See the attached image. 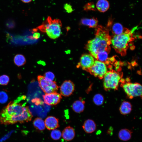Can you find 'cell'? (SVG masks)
I'll return each instance as SVG.
<instances>
[{
	"mask_svg": "<svg viewBox=\"0 0 142 142\" xmlns=\"http://www.w3.org/2000/svg\"><path fill=\"white\" fill-rule=\"evenodd\" d=\"M62 136L65 140H71L75 136V132L74 129L69 126L66 127L62 131Z\"/></svg>",
	"mask_w": 142,
	"mask_h": 142,
	"instance_id": "cell-15",
	"label": "cell"
},
{
	"mask_svg": "<svg viewBox=\"0 0 142 142\" xmlns=\"http://www.w3.org/2000/svg\"><path fill=\"white\" fill-rule=\"evenodd\" d=\"M24 3H29L31 2L32 0H21Z\"/></svg>",
	"mask_w": 142,
	"mask_h": 142,
	"instance_id": "cell-34",
	"label": "cell"
},
{
	"mask_svg": "<svg viewBox=\"0 0 142 142\" xmlns=\"http://www.w3.org/2000/svg\"><path fill=\"white\" fill-rule=\"evenodd\" d=\"M8 39L11 44L13 45H22L30 44L31 42V36L27 32H25L22 35H14L7 33Z\"/></svg>",
	"mask_w": 142,
	"mask_h": 142,
	"instance_id": "cell-8",
	"label": "cell"
},
{
	"mask_svg": "<svg viewBox=\"0 0 142 142\" xmlns=\"http://www.w3.org/2000/svg\"><path fill=\"white\" fill-rule=\"evenodd\" d=\"M124 28L120 23H115L113 26L111 31L114 35H118L122 33L124 31Z\"/></svg>",
	"mask_w": 142,
	"mask_h": 142,
	"instance_id": "cell-23",
	"label": "cell"
},
{
	"mask_svg": "<svg viewBox=\"0 0 142 142\" xmlns=\"http://www.w3.org/2000/svg\"><path fill=\"white\" fill-rule=\"evenodd\" d=\"M44 77L45 79L48 81H53L55 78L54 74L51 72H48L45 73Z\"/></svg>",
	"mask_w": 142,
	"mask_h": 142,
	"instance_id": "cell-29",
	"label": "cell"
},
{
	"mask_svg": "<svg viewBox=\"0 0 142 142\" xmlns=\"http://www.w3.org/2000/svg\"><path fill=\"white\" fill-rule=\"evenodd\" d=\"M14 61L16 65L18 67H20L24 65L26 63V60L23 55L18 54L14 56Z\"/></svg>",
	"mask_w": 142,
	"mask_h": 142,
	"instance_id": "cell-22",
	"label": "cell"
},
{
	"mask_svg": "<svg viewBox=\"0 0 142 142\" xmlns=\"http://www.w3.org/2000/svg\"><path fill=\"white\" fill-rule=\"evenodd\" d=\"M133 31L125 28L122 33L111 37V44L113 47L122 56L126 54L129 44L134 40Z\"/></svg>",
	"mask_w": 142,
	"mask_h": 142,
	"instance_id": "cell-3",
	"label": "cell"
},
{
	"mask_svg": "<svg viewBox=\"0 0 142 142\" xmlns=\"http://www.w3.org/2000/svg\"><path fill=\"white\" fill-rule=\"evenodd\" d=\"M107 71V67L105 63L97 60L95 61L93 65L87 72L95 77L102 79Z\"/></svg>",
	"mask_w": 142,
	"mask_h": 142,
	"instance_id": "cell-7",
	"label": "cell"
},
{
	"mask_svg": "<svg viewBox=\"0 0 142 142\" xmlns=\"http://www.w3.org/2000/svg\"><path fill=\"white\" fill-rule=\"evenodd\" d=\"M50 136L52 139L54 140H57L61 138L62 133L60 130L55 129L51 131Z\"/></svg>",
	"mask_w": 142,
	"mask_h": 142,
	"instance_id": "cell-26",
	"label": "cell"
},
{
	"mask_svg": "<svg viewBox=\"0 0 142 142\" xmlns=\"http://www.w3.org/2000/svg\"><path fill=\"white\" fill-rule=\"evenodd\" d=\"M96 7L100 12H104L109 8V4L107 0H99L96 3Z\"/></svg>",
	"mask_w": 142,
	"mask_h": 142,
	"instance_id": "cell-20",
	"label": "cell"
},
{
	"mask_svg": "<svg viewBox=\"0 0 142 142\" xmlns=\"http://www.w3.org/2000/svg\"><path fill=\"white\" fill-rule=\"evenodd\" d=\"M8 99V97L7 94L5 92L1 91L0 92V103H6Z\"/></svg>",
	"mask_w": 142,
	"mask_h": 142,
	"instance_id": "cell-28",
	"label": "cell"
},
{
	"mask_svg": "<svg viewBox=\"0 0 142 142\" xmlns=\"http://www.w3.org/2000/svg\"><path fill=\"white\" fill-rule=\"evenodd\" d=\"M34 33L33 32H32ZM34 39H37L39 38L40 37V34L39 33L35 32L34 33L33 35H32Z\"/></svg>",
	"mask_w": 142,
	"mask_h": 142,
	"instance_id": "cell-32",
	"label": "cell"
},
{
	"mask_svg": "<svg viewBox=\"0 0 142 142\" xmlns=\"http://www.w3.org/2000/svg\"><path fill=\"white\" fill-rule=\"evenodd\" d=\"M84 9L85 11H95V8L94 3L93 2H89L87 3L84 6Z\"/></svg>",
	"mask_w": 142,
	"mask_h": 142,
	"instance_id": "cell-30",
	"label": "cell"
},
{
	"mask_svg": "<svg viewBox=\"0 0 142 142\" xmlns=\"http://www.w3.org/2000/svg\"><path fill=\"white\" fill-rule=\"evenodd\" d=\"M82 127L85 133L90 134L96 130L97 125L94 120L91 119H88L84 121Z\"/></svg>",
	"mask_w": 142,
	"mask_h": 142,
	"instance_id": "cell-14",
	"label": "cell"
},
{
	"mask_svg": "<svg viewBox=\"0 0 142 142\" xmlns=\"http://www.w3.org/2000/svg\"><path fill=\"white\" fill-rule=\"evenodd\" d=\"M45 126L49 130H53L59 127L58 119L54 116H50L45 119Z\"/></svg>",
	"mask_w": 142,
	"mask_h": 142,
	"instance_id": "cell-13",
	"label": "cell"
},
{
	"mask_svg": "<svg viewBox=\"0 0 142 142\" xmlns=\"http://www.w3.org/2000/svg\"><path fill=\"white\" fill-rule=\"evenodd\" d=\"M74 90V85L70 80L65 81L60 87V94L65 97L71 95Z\"/></svg>",
	"mask_w": 142,
	"mask_h": 142,
	"instance_id": "cell-12",
	"label": "cell"
},
{
	"mask_svg": "<svg viewBox=\"0 0 142 142\" xmlns=\"http://www.w3.org/2000/svg\"><path fill=\"white\" fill-rule=\"evenodd\" d=\"M122 77V75L115 70L111 69L108 71L103 78L104 90L106 91L110 89L118 90Z\"/></svg>",
	"mask_w": 142,
	"mask_h": 142,
	"instance_id": "cell-5",
	"label": "cell"
},
{
	"mask_svg": "<svg viewBox=\"0 0 142 142\" xmlns=\"http://www.w3.org/2000/svg\"><path fill=\"white\" fill-rule=\"evenodd\" d=\"M132 109V106L129 102L124 101L121 103L119 108V111L121 114L125 115L130 113Z\"/></svg>",
	"mask_w": 142,
	"mask_h": 142,
	"instance_id": "cell-17",
	"label": "cell"
},
{
	"mask_svg": "<svg viewBox=\"0 0 142 142\" xmlns=\"http://www.w3.org/2000/svg\"><path fill=\"white\" fill-rule=\"evenodd\" d=\"M33 124L35 128L38 130L43 131L45 128L44 121L39 118H37L34 120L33 121Z\"/></svg>",
	"mask_w": 142,
	"mask_h": 142,
	"instance_id": "cell-21",
	"label": "cell"
},
{
	"mask_svg": "<svg viewBox=\"0 0 142 142\" xmlns=\"http://www.w3.org/2000/svg\"><path fill=\"white\" fill-rule=\"evenodd\" d=\"M37 79L39 86L45 94L56 92L59 88L56 82L46 80L44 77L39 75Z\"/></svg>",
	"mask_w": 142,
	"mask_h": 142,
	"instance_id": "cell-9",
	"label": "cell"
},
{
	"mask_svg": "<svg viewBox=\"0 0 142 142\" xmlns=\"http://www.w3.org/2000/svg\"><path fill=\"white\" fill-rule=\"evenodd\" d=\"M85 103L84 101L81 99L75 101L72 105L73 110L75 112L78 113L83 112L85 108Z\"/></svg>",
	"mask_w": 142,
	"mask_h": 142,
	"instance_id": "cell-19",
	"label": "cell"
},
{
	"mask_svg": "<svg viewBox=\"0 0 142 142\" xmlns=\"http://www.w3.org/2000/svg\"><path fill=\"white\" fill-rule=\"evenodd\" d=\"M44 102L48 105H55L60 102L62 97L61 95L56 92L45 94L43 95Z\"/></svg>",
	"mask_w": 142,
	"mask_h": 142,
	"instance_id": "cell-11",
	"label": "cell"
},
{
	"mask_svg": "<svg viewBox=\"0 0 142 142\" xmlns=\"http://www.w3.org/2000/svg\"><path fill=\"white\" fill-rule=\"evenodd\" d=\"M109 51L105 50L99 52L97 55V60L104 62L107 59L108 54Z\"/></svg>",
	"mask_w": 142,
	"mask_h": 142,
	"instance_id": "cell-25",
	"label": "cell"
},
{
	"mask_svg": "<svg viewBox=\"0 0 142 142\" xmlns=\"http://www.w3.org/2000/svg\"><path fill=\"white\" fill-rule=\"evenodd\" d=\"M62 23L59 19H52L49 16L46 21L37 28L46 33L50 38L55 39L58 38L61 32Z\"/></svg>",
	"mask_w": 142,
	"mask_h": 142,
	"instance_id": "cell-4",
	"label": "cell"
},
{
	"mask_svg": "<svg viewBox=\"0 0 142 142\" xmlns=\"http://www.w3.org/2000/svg\"><path fill=\"white\" fill-rule=\"evenodd\" d=\"M112 129L111 128H110L107 131V133L109 134H112Z\"/></svg>",
	"mask_w": 142,
	"mask_h": 142,
	"instance_id": "cell-33",
	"label": "cell"
},
{
	"mask_svg": "<svg viewBox=\"0 0 142 142\" xmlns=\"http://www.w3.org/2000/svg\"><path fill=\"white\" fill-rule=\"evenodd\" d=\"M93 100L94 103L96 105H100L103 103L104 98L102 95L100 94H97L94 95Z\"/></svg>",
	"mask_w": 142,
	"mask_h": 142,
	"instance_id": "cell-24",
	"label": "cell"
},
{
	"mask_svg": "<svg viewBox=\"0 0 142 142\" xmlns=\"http://www.w3.org/2000/svg\"><path fill=\"white\" fill-rule=\"evenodd\" d=\"M64 9L67 13H70L73 11L72 6L69 4L67 3L64 4Z\"/></svg>",
	"mask_w": 142,
	"mask_h": 142,
	"instance_id": "cell-31",
	"label": "cell"
},
{
	"mask_svg": "<svg viewBox=\"0 0 142 142\" xmlns=\"http://www.w3.org/2000/svg\"><path fill=\"white\" fill-rule=\"evenodd\" d=\"M94 58L90 54H83L81 56L77 67L87 71L94 64L95 61Z\"/></svg>",
	"mask_w": 142,
	"mask_h": 142,
	"instance_id": "cell-10",
	"label": "cell"
},
{
	"mask_svg": "<svg viewBox=\"0 0 142 142\" xmlns=\"http://www.w3.org/2000/svg\"><path fill=\"white\" fill-rule=\"evenodd\" d=\"M96 28L95 37L88 41L85 47L90 54L97 59L99 52L105 50L110 51L111 37L108 30L105 27L99 25Z\"/></svg>",
	"mask_w": 142,
	"mask_h": 142,
	"instance_id": "cell-2",
	"label": "cell"
},
{
	"mask_svg": "<svg viewBox=\"0 0 142 142\" xmlns=\"http://www.w3.org/2000/svg\"><path fill=\"white\" fill-rule=\"evenodd\" d=\"M98 22L97 19L94 17L91 18H84L81 19V23L90 28H96L98 26Z\"/></svg>",
	"mask_w": 142,
	"mask_h": 142,
	"instance_id": "cell-18",
	"label": "cell"
},
{
	"mask_svg": "<svg viewBox=\"0 0 142 142\" xmlns=\"http://www.w3.org/2000/svg\"><path fill=\"white\" fill-rule=\"evenodd\" d=\"M26 99L24 95L19 97L4 107L0 113V123L6 125L30 121L33 115L26 105Z\"/></svg>",
	"mask_w": 142,
	"mask_h": 142,
	"instance_id": "cell-1",
	"label": "cell"
},
{
	"mask_svg": "<svg viewBox=\"0 0 142 142\" xmlns=\"http://www.w3.org/2000/svg\"><path fill=\"white\" fill-rule=\"evenodd\" d=\"M120 86L123 88L127 97L130 99L134 97L142 96V86L138 83H132L129 79H121Z\"/></svg>",
	"mask_w": 142,
	"mask_h": 142,
	"instance_id": "cell-6",
	"label": "cell"
},
{
	"mask_svg": "<svg viewBox=\"0 0 142 142\" xmlns=\"http://www.w3.org/2000/svg\"><path fill=\"white\" fill-rule=\"evenodd\" d=\"M9 81V78L6 75H3L0 76V84L5 85H7Z\"/></svg>",
	"mask_w": 142,
	"mask_h": 142,
	"instance_id": "cell-27",
	"label": "cell"
},
{
	"mask_svg": "<svg viewBox=\"0 0 142 142\" xmlns=\"http://www.w3.org/2000/svg\"><path fill=\"white\" fill-rule=\"evenodd\" d=\"M131 131L129 129L125 128L121 129L118 133V137L120 140L127 141L130 140L132 136Z\"/></svg>",
	"mask_w": 142,
	"mask_h": 142,
	"instance_id": "cell-16",
	"label": "cell"
}]
</instances>
